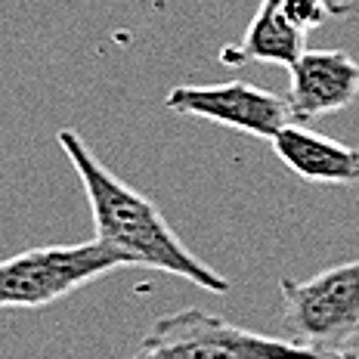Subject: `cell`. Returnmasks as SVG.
Here are the masks:
<instances>
[{
    "label": "cell",
    "instance_id": "7a4b0ae2",
    "mask_svg": "<svg viewBox=\"0 0 359 359\" xmlns=\"http://www.w3.org/2000/svg\"><path fill=\"white\" fill-rule=\"evenodd\" d=\"M127 359H359V353L313 350L291 338L260 334L198 306L155 319Z\"/></svg>",
    "mask_w": 359,
    "mask_h": 359
},
{
    "label": "cell",
    "instance_id": "3957f363",
    "mask_svg": "<svg viewBox=\"0 0 359 359\" xmlns=\"http://www.w3.org/2000/svg\"><path fill=\"white\" fill-rule=\"evenodd\" d=\"M121 266L127 257L100 238L19 251L0 260V310H43Z\"/></svg>",
    "mask_w": 359,
    "mask_h": 359
},
{
    "label": "cell",
    "instance_id": "52a82bcc",
    "mask_svg": "<svg viewBox=\"0 0 359 359\" xmlns=\"http://www.w3.org/2000/svg\"><path fill=\"white\" fill-rule=\"evenodd\" d=\"M273 152L294 177L306 183H328V186H356L359 183V149L338 143V140L316 133L310 127L288 121L276 133Z\"/></svg>",
    "mask_w": 359,
    "mask_h": 359
},
{
    "label": "cell",
    "instance_id": "ba28073f",
    "mask_svg": "<svg viewBox=\"0 0 359 359\" xmlns=\"http://www.w3.org/2000/svg\"><path fill=\"white\" fill-rule=\"evenodd\" d=\"M306 50V32L294 25L279 0H260L257 13L242 34V43L220 50V62L245 65V62H266V65H288Z\"/></svg>",
    "mask_w": 359,
    "mask_h": 359
},
{
    "label": "cell",
    "instance_id": "9c48e42d",
    "mask_svg": "<svg viewBox=\"0 0 359 359\" xmlns=\"http://www.w3.org/2000/svg\"><path fill=\"white\" fill-rule=\"evenodd\" d=\"M325 4H328V13H332V16L359 22V0H325Z\"/></svg>",
    "mask_w": 359,
    "mask_h": 359
},
{
    "label": "cell",
    "instance_id": "5b68a950",
    "mask_svg": "<svg viewBox=\"0 0 359 359\" xmlns=\"http://www.w3.org/2000/svg\"><path fill=\"white\" fill-rule=\"evenodd\" d=\"M164 109L174 115L205 118L254 140H273L291 121L285 96L273 90L226 81V84H180L164 96Z\"/></svg>",
    "mask_w": 359,
    "mask_h": 359
},
{
    "label": "cell",
    "instance_id": "8992f818",
    "mask_svg": "<svg viewBox=\"0 0 359 359\" xmlns=\"http://www.w3.org/2000/svg\"><path fill=\"white\" fill-rule=\"evenodd\" d=\"M288 111L291 121L304 124L313 118L334 115L359 96V62L344 50H304L288 65Z\"/></svg>",
    "mask_w": 359,
    "mask_h": 359
},
{
    "label": "cell",
    "instance_id": "277c9868",
    "mask_svg": "<svg viewBox=\"0 0 359 359\" xmlns=\"http://www.w3.org/2000/svg\"><path fill=\"white\" fill-rule=\"evenodd\" d=\"M282 325L288 338L313 350L353 353L359 341V260L323 269L313 279L279 282Z\"/></svg>",
    "mask_w": 359,
    "mask_h": 359
},
{
    "label": "cell",
    "instance_id": "6da1fadb",
    "mask_svg": "<svg viewBox=\"0 0 359 359\" xmlns=\"http://www.w3.org/2000/svg\"><path fill=\"white\" fill-rule=\"evenodd\" d=\"M59 146L81 177L100 242L121 251L130 266L161 269V273H170L177 279H186L192 285L211 291V294H226V276H220L198 254L186 248L183 238L168 223V217L161 214V208L140 189H133L130 183H124L118 174H111L93 155V149L81 140L78 130L62 127Z\"/></svg>",
    "mask_w": 359,
    "mask_h": 359
}]
</instances>
